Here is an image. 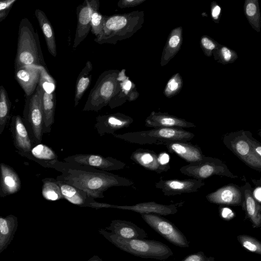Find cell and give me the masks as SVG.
Segmentation results:
<instances>
[{
  "label": "cell",
  "mask_w": 261,
  "mask_h": 261,
  "mask_svg": "<svg viewBox=\"0 0 261 261\" xmlns=\"http://www.w3.org/2000/svg\"><path fill=\"white\" fill-rule=\"evenodd\" d=\"M54 167L62 172L57 180L78 188L93 199L103 198V193L111 187H129L134 184L129 178L88 166L58 161Z\"/></svg>",
  "instance_id": "6da1fadb"
},
{
  "label": "cell",
  "mask_w": 261,
  "mask_h": 261,
  "mask_svg": "<svg viewBox=\"0 0 261 261\" xmlns=\"http://www.w3.org/2000/svg\"><path fill=\"white\" fill-rule=\"evenodd\" d=\"M144 22V13L140 11L107 16L101 32L94 40L99 44H116L132 37Z\"/></svg>",
  "instance_id": "7a4b0ae2"
},
{
  "label": "cell",
  "mask_w": 261,
  "mask_h": 261,
  "mask_svg": "<svg viewBox=\"0 0 261 261\" xmlns=\"http://www.w3.org/2000/svg\"><path fill=\"white\" fill-rule=\"evenodd\" d=\"M98 231L120 250L136 256L165 260L173 254V251L168 246L158 241L145 239H126L104 228H99Z\"/></svg>",
  "instance_id": "3957f363"
},
{
  "label": "cell",
  "mask_w": 261,
  "mask_h": 261,
  "mask_svg": "<svg viewBox=\"0 0 261 261\" xmlns=\"http://www.w3.org/2000/svg\"><path fill=\"white\" fill-rule=\"evenodd\" d=\"M35 65L45 67L37 31L27 18L19 23L15 69Z\"/></svg>",
  "instance_id": "277c9868"
},
{
  "label": "cell",
  "mask_w": 261,
  "mask_h": 261,
  "mask_svg": "<svg viewBox=\"0 0 261 261\" xmlns=\"http://www.w3.org/2000/svg\"><path fill=\"white\" fill-rule=\"evenodd\" d=\"M224 145L251 168L261 171V144L249 132L241 130L225 135Z\"/></svg>",
  "instance_id": "5b68a950"
},
{
  "label": "cell",
  "mask_w": 261,
  "mask_h": 261,
  "mask_svg": "<svg viewBox=\"0 0 261 261\" xmlns=\"http://www.w3.org/2000/svg\"><path fill=\"white\" fill-rule=\"evenodd\" d=\"M113 137L130 143L140 145H164L173 142H185L192 140L194 134L182 128L158 127L148 130L114 134Z\"/></svg>",
  "instance_id": "8992f818"
},
{
  "label": "cell",
  "mask_w": 261,
  "mask_h": 261,
  "mask_svg": "<svg viewBox=\"0 0 261 261\" xmlns=\"http://www.w3.org/2000/svg\"><path fill=\"white\" fill-rule=\"evenodd\" d=\"M119 72L118 70L111 69L100 75L89 93L83 111L97 112L109 105L119 91Z\"/></svg>",
  "instance_id": "52a82bcc"
},
{
  "label": "cell",
  "mask_w": 261,
  "mask_h": 261,
  "mask_svg": "<svg viewBox=\"0 0 261 261\" xmlns=\"http://www.w3.org/2000/svg\"><path fill=\"white\" fill-rule=\"evenodd\" d=\"M179 171L184 175L201 180L212 175L223 176L231 178L238 177L229 170L222 161L205 155L198 162L189 163L181 167Z\"/></svg>",
  "instance_id": "ba28073f"
},
{
  "label": "cell",
  "mask_w": 261,
  "mask_h": 261,
  "mask_svg": "<svg viewBox=\"0 0 261 261\" xmlns=\"http://www.w3.org/2000/svg\"><path fill=\"white\" fill-rule=\"evenodd\" d=\"M141 216L151 228L170 243L181 248L189 247L185 234L168 220L152 214H143Z\"/></svg>",
  "instance_id": "9c48e42d"
},
{
  "label": "cell",
  "mask_w": 261,
  "mask_h": 261,
  "mask_svg": "<svg viewBox=\"0 0 261 261\" xmlns=\"http://www.w3.org/2000/svg\"><path fill=\"white\" fill-rule=\"evenodd\" d=\"M41 96L42 106L44 114V125L46 131H49L54 122L56 103V82L50 75L45 67L41 69L38 85Z\"/></svg>",
  "instance_id": "30bf717a"
},
{
  "label": "cell",
  "mask_w": 261,
  "mask_h": 261,
  "mask_svg": "<svg viewBox=\"0 0 261 261\" xmlns=\"http://www.w3.org/2000/svg\"><path fill=\"white\" fill-rule=\"evenodd\" d=\"M64 161L105 171L121 170L126 165L125 163L113 157L93 154H75L65 157Z\"/></svg>",
  "instance_id": "8fae6325"
},
{
  "label": "cell",
  "mask_w": 261,
  "mask_h": 261,
  "mask_svg": "<svg viewBox=\"0 0 261 261\" xmlns=\"http://www.w3.org/2000/svg\"><path fill=\"white\" fill-rule=\"evenodd\" d=\"M89 207L96 209L113 208L132 211L140 214H152L160 216L173 215L177 212V206L175 204L165 205L157 203L154 201L144 202L132 205H118L99 202L95 200L90 204Z\"/></svg>",
  "instance_id": "7c38bea8"
},
{
  "label": "cell",
  "mask_w": 261,
  "mask_h": 261,
  "mask_svg": "<svg viewBox=\"0 0 261 261\" xmlns=\"http://www.w3.org/2000/svg\"><path fill=\"white\" fill-rule=\"evenodd\" d=\"M98 0H85L76 8L77 27L73 44L75 48L86 38L91 30V15L94 10L99 8Z\"/></svg>",
  "instance_id": "4fadbf2b"
},
{
  "label": "cell",
  "mask_w": 261,
  "mask_h": 261,
  "mask_svg": "<svg viewBox=\"0 0 261 261\" xmlns=\"http://www.w3.org/2000/svg\"><path fill=\"white\" fill-rule=\"evenodd\" d=\"M204 185L203 180L195 178L184 180L160 179L155 184V187L160 189L164 195L169 196L196 192Z\"/></svg>",
  "instance_id": "5bb4252c"
},
{
  "label": "cell",
  "mask_w": 261,
  "mask_h": 261,
  "mask_svg": "<svg viewBox=\"0 0 261 261\" xmlns=\"http://www.w3.org/2000/svg\"><path fill=\"white\" fill-rule=\"evenodd\" d=\"M206 198L214 204L242 206L244 200L243 187L229 184L207 194Z\"/></svg>",
  "instance_id": "9a60e30c"
},
{
  "label": "cell",
  "mask_w": 261,
  "mask_h": 261,
  "mask_svg": "<svg viewBox=\"0 0 261 261\" xmlns=\"http://www.w3.org/2000/svg\"><path fill=\"white\" fill-rule=\"evenodd\" d=\"M134 121L129 116L121 113L98 116L94 125L98 135L114 134L119 129L128 127Z\"/></svg>",
  "instance_id": "2e32d148"
},
{
  "label": "cell",
  "mask_w": 261,
  "mask_h": 261,
  "mask_svg": "<svg viewBox=\"0 0 261 261\" xmlns=\"http://www.w3.org/2000/svg\"><path fill=\"white\" fill-rule=\"evenodd\" d=\"M26 97L30 122L35 138L38 141H40L44 125V114L41 93L38 86L32 95Z\"/></svg>",
  "instance_id": "e0dca14e"
},
{
  "label": "cell",
  "mask_w": 261,
  "mask_h": 261,
  "mask_svg": "<svg viewBox=\"0 0 261 261\" xmlns=\"http://www.w3.org/2000/svg\"><path fill=\"white\" fill-rule=\"evenodd\" d=\"M43 66L35 65L23 66L15 69V78L23 89L26 96L35 91Z\"/></svg>",
  "instance_id": "ac0fdd59"
},
{
  "label": "cell",
  "mask_w": 261,
  "mask_h": 261,
  "mask_svg": "<svg viewBox=\"0 0 261 261\" xmlns=\"http://www.w3.org/2000/svg\"><path fill=\"white\" fill-rule=\"evenodd\" d=\"M145 126L149 127L191 128L195 127L193 123L176 116L160 112L152 111L145 121Z\"/></svg>",
  "instance_id": "d6986e66"
},
{
  "label": "cell",
  "mask_w": 261,
  "mask_h": 261,
  "mask_svg": "<svg viewBox=\"0 0 261 261\" xmlns=\"http://www.w3.org/2000/svg\"><path fill=\"white\" fill-rule=\"evenodd\" d=\"M130 159L144 168L159 173L166 172L170 169L169 164L161 163L159 154L152 150L139 148L132 153Z\"/></svg>",
  "instance_id": "ffe728a7"
},
{
  "label": "cell",
  "mask_w": 261,
  "mask_h": 261,
  "mask_svg": "<svg viewBox=\"0 0 261 261\" xmlns=\"http://www.w3.org/2000/svg\"><path fill=\"white\" fill-rule=\"evenodd\" d=\"M244 200L242 205L245 217L249 220L254 228L261 226V205L253 197L250 184L246 182L242 186Z\"/></svg>",
  "instance_id": "44dd1931"
},
{
  "label": "cell",
  "mask_w": 261,
  "mask_h": 261,
  "mask_svg": "<svg viewBox=\"0 0 261 261\" xmlns=\"http://www.w3.org/2000/svg\"><path fill=\"white\" fill-rule=\"evenodd\" d=\"M118 237L126 239H146L148 235L146 231L135 223L126 220L116 219L112 220L108 227L105 228Z\"/></svg>",
  "instance_id": "7402d4cb"
},
{
  "label": "cell",
  "mask_w": 261,
  "mask_h": 261,
  "mask_svg": "<svg viewBox=\"0 0 261 261\" xmlns=\"http://www.w3.org/2000/svg\"><path fill=\"white\" fill-rule=\"evenodd\" d=\"M125 71V69H122L119 72V90L109 103L111 109L122 105L127 100L133 101L136 99L139 95L135 85L126 76Z\"/></svg>",
  "instance_id": "603a6c76"
},
{
  "label": "cell",
  "mask_w": 261,
  "mask_h": 261,
  "mask_svg": "<svg viewBox=\"0 0 261 261\" xmlns=\"http://www.w3.org/2000/svg\"><path fill=\"white\" fill-rule=\"evenodd\" d=\"M165 146L169 152L177 154L189 163L198 162L204 156L200 147L188 142H173Z\"/></svg>",
  "instance_id": "cb8c5ba5"
},
{
  "label": "cell",
  "mask_w": 261,
  "mask_h": 261,
  "mask_svg": "<svg viewBox=\"0 0 261 261\" xmlns=\"http://www.w3.org/2000/svg\"><path fill=\"white\" fill-rule=\"evenodd\" d=\"M63 198L70 203L81 207H89L95 201L85 192L63 181L57 180Z\"/></svg>",
  "instance_id": "d4e9b609"
},
{
  "label": "cell",
  "mask_w": 261,
  "mask_h": 261,
  "mask_svg": "<svg viewBox=\"0 0 261 261\" xmlns=\"http://www.w3.org/2000/svg\"><path fill=\"white\" fill-rule=\"evenodd\" d=\"M182 43V28L178 27L173 29L168 35L163 48L161 65L164 66L177 54Z\"/></svg>",
  "instance_id": "484cf974"
},
{
  "label": "cell",
  "mask_w": 261,
  "mask_h": 261,
  "mask_svg": "<svg viewBox=\"0 0 261 261\" xmlns=\"http://www.w3.org/2000/svg\"><path fill=\"white\" fill-rule=\"evenodd\" d=\"M35 16L43 34L47 49L54 57L57 56V45L53 26L43 11L37 9Z\"/></svg>",
  "instance_id": "4316f807"
},
{
  "label": "cell",
  "mask_w": 261,
  "mask_h": 261,
  "mask_svg": "<svg viewBox=\"0 0 261 261\" xmlns=\"http://www.w3.org/2000/svg\"><path fill=\"white\" fill-rule=\"evenodd\" d=\"M17 218L13 215L0 217V253L8 246L17 229Z\"/></svg>",
  "instance_id": "83f0119b"
},
{
  "label": "cell",
  "mask_w": 261,
  "mask_h": 261,
  "mask_svg": "<svg viewBox=\"0 0 261 261\" xmlns=\"http://www.w3.org/2000/svg\"><path fill=\"white\" fill-rule=\"evenodd\" d=\"M0 168L3 191L7 194H12L17 192L21 186L18 175L12 168L4 164H1Z\"/></svg>",
  "instance_id": "f1b7e54d"
},
{
  "label": "cell",
  "mask_w": 261,
  "mask_h": 261,
  "mask_svg": "<svg viewBox=\"0 0 261 261\" xmlns=\"http://www.w3.org/2000/svg\"><path fill=\"white\" fill-rule=\"evenodd\" d=\"M92 64L90 61H88L86 63L84 67L79 74L75 85L74 96L75 107L78 105L85 92L90 86L92 79Z\"/></svg>",
  "instance_id": "f546056e"
},
{
  "label": "cell",
  "mask_w": 261,
  "mask_h": 261,
  "mask_svg": "<svg viewBox=\"0 0 261 261\" xmlns=\"http://www.w3.org/2000/svg\"><path fill=\"white\" fill-rule=\"evenodd\" d=\"M245 15L249 24L259 33L261 28V15L257 0H246L244 5Z\"/></svg>",
  "instance_id": "4dcf8cb0"
},
{
  "label": "cell",
  "mask_w": 261,
  "mask_h": 261,
  "mask_svg": "<svg viewBox=\"0 0 261 261\" xmlns=\"http://www.w3.org/2000/svg\"><path fill=\"white\" fill-rule=\"evenodd\" d=\"M15 140L17 145L25 152L31 149V143L27 130L19 116L15 118Z\"/></svg>",
  "instance_id": "1f68e13d"
},
{
  "label": "cell",
  "mask_w": 261,
  "mask_h": 261,
  "mask_svg": "<svg viewBox=\"0 0 261 261\" xmlns=\"http://www.w3.org/2000/svg\"><path fill=\"white\" fill-rule=\"evenodd\" d=\"M213 55L216 62L223 65L232 63L238 58L237 53L234 50L221 44L219 45Z\"/></svg>",
  "instance_id": "d6a6232c"
},
{
  "label": "cell",
  "mask_w": 261,
  "mask_h": 261,
  "mask_svg": "<svg viewBox=\"0 0 261 261\" xmlns=\"http://www.w3.org/2000/svg\"><path fill=\"white\" fill-rule=\"evenodd\" d=\"M42 194L43 197L49 201H56L63 198L57 180L49 179L44 181Z\"/></svg>",
  "instance_id": "836d02e7"
},
{
  "label": "cell",
  "mask_w": 261,
  "mask_h": 261,
  "mask_svg": "<svg viewBox=\"0 0 261 261\" xmlns=\"http://www.w3.org/2000/svg\"><path fill=\"white\" fill-rule=\"evenodd\" d=\"M32 154L36 158L48 161L51 165L54 166L58 161L56 153L48 146L44 144H38L31 149Z\"/></svg>",
  "instance_id": "e575fe53"
},
{
  "label": "cell",
  "mask_w": 261,
  "mask_h": 261,
  "mask_svg": "<svg viewBox=\"0 0 261 261\" xmlns=\"http://www.w3.org/2000/svg\"><path fill=\"white\" fill-rule=\"evenodd\" d=\"M183 86V80L179 73L173 74L167 82L164 90V94L167 98L177 95Z\"/></svg>",
  "instance_id": "d590c367"
},
{
  "label": "cell",
  "mask_w": 261,
  "mask_h": 261,
  "mask_svg": "<svg viewBox=\"0 0 261 261\" xmlns=\"http://www.w3.org/2000/svg\"><path fill=\"white\" fill-rule=\"evenodd\" d=\"M237 239L241 245L252 253L261 254V243L256 238L247 234H240Z\"/></svg>",
  "instance_id": "8d00e7d4"
},
{
  "label": "cell",
  "mask_w": 261,
  "mask_h": 261,
  "mask_svg": "<svg viewBox=\"0 0 261 261\" xmlns=\"http://www.w3.org/2000/svg\"><path fill=\"white\" fill-rule=\"evenodd\" d=\"M10 101L8 93L2 85L0 86V125L5 124L9 115Z\"/></svg>",
  "instance_id": "74e56055"
},
{
  "label": "cell",
  "mask_w": 261,
  "mask_h": 261,
  "mask_svg": "<svg viewBox=\"0 0 261 261\" xmlns=\"http://www.w3.org/2000/svg\"><path fill=\"white\" fill-rule=\"evenodd\" d=\"M98 11L99 8L93 10L91 20V31L96 37L101 32L107 17V16L102 15L99 13Z\"/></svg>",
  "instance_id": "f35d334b"
},
{
  "label": "cell",
  "mask_w": 261,
  "mask_h": 261,
  "mask_svg": "<svg viewBox=\"0 0 261 261\" xmlns=\"http://www.w3.org/2000/svg\"><path fill=\"white\" fill-rule=\"evenodd\" d=\"M200 47L204 54L207 57H211L214 51L218 47V42L207 35H203L200 40Z\"/></svg>",
  "instance_id": "ab89813d"
},
{
  "label": "cell",
  "mask_w": 261,
  "mask_h": 261,
  "mask_svg": "<svg viewBox=\"0 0 261 261\" xmlns=\"http://www.w3.org/2000/svg\"><path fill=\"white\" fill-rule=\"evenodd\" d=\"M181 261H215L212 256H207L202 251L194 253L186 256Z\"/></svg>",
  "instance_id": "60d3db41"
},
{
  "label": "cell",
  "mask_w": 261,
  "mask_h": 261,
  "mask_svg": "<svg viewBox=\"0 0 261 261\" xmlns=\"http://www.w3.org/2000/svg\"><path fill=\"white\" fill-rule=\"evenodd\" d=\"M211 14L213 21L218 23L221 16V7L215 1L211 4Z\"/></svg>",
  "instance_id": "b9f144b4"
},
{
  "label": "cell",
  "mask_w": 261,
  "mask_h": 261,
  "mask_svg": "<svg viewBox=\"0 0 261 261\" xmlns=\"http://www.w3.org/2000/svg\"><path fill=\"white\" fill-rule=\"evenodd\" d=\"M146 0H120L117 3V6L120 9L133 8L138 6Z\"/></svg>",
  "instance_id": "7bdbcfd3"
},
{
  "label": "cell",
  "mask_w": 261,
  "mask_h": 261,
  "mask_svg": "<svg viewBox=\"0 0 261 261\" xmlns=\"http://www.w3.org/2000/svg\"><path fill=\"white\" fill-rule=\"evenodd\" d=\"M17 0H0V12L10 10Z\"/></svg>",
  "instance_id": "ee69618b"
},
{
  "label": "cell",
  "mask_w": 261,
  "mask_h": 261,
  "mask_svg": "<svg viewBox=\"0 0 261 261\" xmlns=\"http://www.w3.org/2000/svg\"><path fill=\"white\" fill-rule=\"evenodd\" d=\"M261 188L260 186L257 187L254 190H252V195L254 198L259 203H261L260 200Z\"/></svg>",
  "instance_id": "f6af8a7d"
},
{
  "label": "cell",
  "mask_w": 261,
  "mask_h": 261,
  "mask_svg": "<svg viewBox=\"0 0 261 261\" xmlns=\"http://www.w3.org/2000/svg\"><path fill=\"white\" fill-rule=\"evenodd\" d=\"M10 12V10H7L0 12V22L4 20L8 16Z\"/></svg>",
  "instance_id": "bcb514c9"
},
{
  "label": "cell",
  "mask_w": 261,
  "mask_h": 261,
  "mask_svg": "<svg viewBox=\"0 0 261 261\" xmlns=\"http://www.w3.org/2000/svg\"><path fill=\"white\" fill-rule=\"evenodd\" d=\"M87 261H103L102 259L97 255H94Z\"/></svg>",
  "instance_id": "7dc6e473"
}]
</instances>
